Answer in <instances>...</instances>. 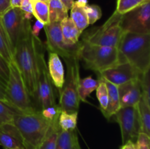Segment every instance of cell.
Instances as JSON below:
<instances>
[{"label": "cell", "instance_id": "1", "mask_svg": "<svg viewBox=\"0 0 150 149\" xmlns=\"http://www.w3.org/2000/svg\"><path fill=\"white\" fill-rule=\"evenodd\" d=\"M38 39L39 37H35L32 34L30 20L25 19L20 38L13 53V61L21 73L32 102L36 93L38 82Z\"/></svg>", "mask_w": 150, "mask_h": 149}, {"label": "cell", "instance_id": "2", "mask_svg": "<svg viewBox=\"0 0 150 149\" xmlns=\"http://www.w3.org/2000/svg\"><path fill=\"white\" fill-rule=\"evenodd\" d=\"M120 62H128L142 74L150 67V34L124 32L118 47Z\"/></svg>", "mask_w": 150, "mask_h": 149}, {"label": "cell", "instance_id": "3", "mask_svg": "<svg viewBox=\"0 0 150 149\" xmlns=\"http://www.w3.org/2000/svg\"><path fill=\"white\" fill-rule=\"evenodd\" d=\"M51 121L42 115L40 110L17 114L13 123L21 134L27 149H38L45 138Z\"/></svg>", "mask_w": 150, "mask_h": 149}, {"label": "cell", "instance_id": "4", "mask_svg": "<svg viewBox=\"0 0 150 149\" xmlns=\"http://www.w3.org/2000/svg\"><path fill=\"white\" fill-rule=\"evenodd\" d=\"M79 60H82L89 70L97 74L120 63L117 48L94 45L86 41L81 42Z\"/></svg>", "mask_w": 150, "mask_h": 149}, {"label": "cell", "instance_id": "5", "mask_svg": "<svg viewBox=\"0 0 150 149\" xmlns=\"http://www.w3.org/2000/svg\"><path fill=\"white\" fill-rule=\"evenodd\" d=\"M67 66V73L64 83L59 92V107L61 110L67 112L79 111L80 98L79 95V83L80 80V67L79 57L64 58Z\"/></svg>", "mask_w": 150, "mask_h": 149}, {"label": "cell", "instance_id": "6", "mask_svg": "<svg viewBox=\"0 0 150 149\" xmlns=\"http://www.w3.org/2000/svg\"><path fill=\"white\" fill-rule=\"evenodd\" d=\"M10 75L5 86L6 95L9 104L23 113L38 110L35 108L24 83L22 74L14 61L9 63Z\"/></svg>", "mask_w": 150, "mask_h": 149}, {"label": "cell", "instance_id": "7", "mask_svg": "<svg viewBox=\"0 0 150 149\" xmlns=\"http://www.w3.org/2000/svg\"><path fill=\"white\" fill-rule=\"evenodd\" d=\"M38 82L33 104L36 110H42L48 107L55 106L57 104H56L54 84L45 62V48L40 38L38 43Z\"/></svg>", "mask_w": 150, "mask_h": 149}, {"label": "cell", "instance_id": "8", "mask_svg": "<svg viewBox=\"0 0 150 149\" xmlns=\"http://www.w3.org/2000/svg\"><path fill=\"white\" fill-rule=\"evenodd\" d=\"M122 16L114 11L104 24L86 31L82 40L94 45L118 48L124 32L122 27Z\"/></svg>", "mask_w": 150, "mask_h": 149}, {"label": "cell", "instance_id": "9", "mask_svg": "<svg viewBox=\"0 0 150 149\" xmlns=\"http://www.w3.org/2000/svg\"><path fill=\"white\" fill-rule=\"evenodd\" d=\"M46 35V49L48 53H55L61 56L63 59L79 57L81 42L75 45H66L63 40L61 30V22L49 23L44 26Z\"/></svg>", "mask_w": 150, "mask_h": 149}, {"label": "cell", "instance_id": "10", "mask_svg": "<svg viewBox=\"0 0 150 149\" xmlns=\"http://www.w3.org/2000/svg\"><path fill=\"white\" fill-rule=\"evenodd\" d=\"M121 130L122 145L128 141L136 140L142 132L140 115L138 105L136 106L120 108L114 115Z\"/></svg>", "mask_w": 150, "mask_h": 149}, {"label": "cell", "instance_id": "11", "mask_svg": "<svg viewBox=\"0 0 150 149\" xmlns=\"http://www.w3.org/2000/svg\"><path fill=\"white\" fill-rule=\"evenodd\" d=\"M124 32L150 34V1L123 15Z\"/></svg>", "mask_w": 150, "mask_h": 149}, {"label": "cell", "instance_id": "12", "mask_svg": "<svg viewBox=\"0 0 150 149\" xmlns=\"http://www.w3.org/2000/svg\"><path fill=\"white\" fill-rule=\"evenodd\" d=\"M1 19L13 54L24 25V13L19 7H10L1 16Z\"/></svg>", "mask_w": 150, "mask_h": 149}, {"label": "cell", "instance_id": "13", "mask_svg": "<svg viewBox=\"0 0 150 149\" xmlns=\"http://www.w3.org/2000/svg\"><path fill=\"white\" fill-rule=\"evenodd\" d=\"M98 76L119 86L133 79L142 77V74L128 62H120L114 67L98 73Z\"/></svg>", "mask_w": 150, "mask_h": 149}, {"label": "cell", "instance_id": "14", "mask_svg": "<svg viewBox=\"0 0 150 149\" xmlns=\"http://www.w3.org/2000/svg\"><path fill=\"white\" fill-rule=\"evenodd\" d=\"M141 78L142 77L133 79L118 86L121 108L136 106L139 104L143 93Z\"/></svg>", "mask_w": 150, "mask_h": 149}, {"label": "cell", "instance_id": "15", "mask_svg": "<svg viewBox=\"0 0 150 149\" xmlns=\"http://www.w3.org/2000/svg\"><path fill=\"white\" fill-rule=\"evenodd\" d=\"M0 144L4 149H27L21 134L13 123L0 125Z\"/></svg>", "mask_w": 150, "mask_h": 149}, {"label": "cell", "instance_id": "16", "mask_svg": "<svg viewBox=\"0 0 150 149\" xmlns=\"http://www.w3.org/2000/svg\"><path fill=\"white\" fill-rule=\"evenodd\" d=\"M48 70L53 84L60 91L64 83L65 74L60 57L55 53H48Z\"/></svg>", "mask_w": 150, "mask_h": 149}, {"label": "cell", "instance_id": "17", "mask_svg": "<svg viewBox=\"0 0 150 149\" xmlns=\"http://www.w3.org/2000/svg\"><path fill=\"white\" fill-rule=\"evenodd\" d=\"M103 80L105 81V84H106L107 89H108V101L106 110L103 112V114L107 119H109L111 117L115 115L116 112L121 108L120 96H119L118 86L107 81L105 79H103Z\"/></svg>", "mask_w": 150, "mask_h": 149}, {"label": "cell", "instance_id": "18", "mask_svg": "<svg viewBox=\"0 0 150 149\" xmlns=\"http://www.w3.org/2000/svg\"><path fill=\"white\" fill-rule=\"evenodd\" d=\"M61 30L63 40L66 45H75L79 43V37L82 33L70 17L61 22Z\"/></svg>", "mask_w": 150, "mask_h": 149}, {"label": "cell", "instance_id": "19", "mask_svg": "<svg viewBox=\"0 0 150 149\" xmlns=\"http://www.w3.org/2000/svg\"><path fill=\"white\" fill-rule=\"evenodd\" d=\"M59 116L51 121L46 135L38 149H57V139L60 129L59 126Z\"/></svg>", "mask_w": 150, "mask_h": 149}, {"label": "cell", "instance_id": "20", "mask_svg": "<svg viewBox=\"0 0 150 149\" xmlns=\"http://www.w3.org/2000/svg\"><path fill=\"white\" fill-rule=\"evenodd\" d=\"M49 23L62 22L68 18V10L60 0H51L48 3Z\"/></svg>", "mask_w": 150, "mask_h": 149}, {"label": "cell", "instance_id": "21", "mask_svg": "<svg viewBox=\"0 0 150 149\" xmlns=\"http://www.w3.org/2000/svg\"><path fill=\"white\" fill-rule=\"evenodd\" d=\"M70 18L81 33L89 26V20L84 7L78 5L75 2L73 3L72 8L70 9Z\"/></svg>", "mask_w": 150, "mask_h": 149}, {"label": "cell", "instance_id": "22", "mask_svg": "<svg viewBox=\"0 0 150 149\" xmlns=\"http://www.w3.org/2000/svg\"><path fill=\"white\" fill-rule=\"evenodd\" d=\"M99 85V80L94 79L92 76L80 78L79 83V95L80 100L86 102V98L97 89Z\"/></svg>", "mask_w": 150, "mask_h": 149}, {"label": "cell", "instance_id": "23", "mask_svg": "<svg viewBox=\"0 0 150 149\" xmlns=\"http://www.w3.org/2000/svg\"><path fill=\"white\" fill-rule=\"evenodd\" d=\"M138 108L140 115L142 132L146 134L150 138V108L144 97L143 93L138 104Z\"/></svg>", "mask_w": 150, "mask_h": 149}, {"label": "cell", "instance_id": "24", "mask_svg": "<svg viewBox=\"0 0 150 149\" xmlns=\"http://www.w3.org/2000/svg\"><path fill=\"white\" fill-rule=\"evenodd\" d=\"M0 55L8 63L13 60V54L12 52L10 41L6 31L1 22L0 17Z\"/></svg>", "mask_w": 150, "mask_h": 149}, {"label": "cell", "instance_id": "25", "mask_svg": "<svg viewBox=\"0 0 150 149\" xmlns=\"http://www.w3.org/2000/svg\"><path fill=\"white\" fill-rule=\"evenodd\" d=\"M78 112H67L62 110L59 116V126L64 131H74L77 126Z\"/></svg>", "mask_w": 150, "mask_h": 149}, {"label": "cell", "instance_id": "26", "mask_svg": "<svg viewBox=\"0 0 150 149\" xmlns=\"http://www.w3.org/2000/svg\"><path fill=\"white\" fill-rule=\"evenodd\" d=\"M77 134L76 130L64 131L60 128L57 139V149H72Z\"/></svg>", "mask_w": 150, "mask_h": 149}, {"label": "cell", "instance_id": "27", "mask_svg": "<svg viewBox=\"0 0 150 149\" xmlns=\"http://www.w3.org/2000/svg\"><path fill=\"white\" fill-rule=\"evenodd\" d=\"M33 5V16H35L37 20H40L44 24L49 23V8L48 4L38 0L32 2Z\"/></svg>", "mask_w": 150, "mask_h": 149}, {"label": "cell", "instance_id": "28", "mask_svg": "<svg viewBox=\"0 0 150 149\" xmlns=\"http://www.w3.org/2000/svg\"><path fill=\"white\" fill-rule=\"evenodd\" d=\"M150 0H117V7L115 11L124 15L146 3Z\"/></svg>", "mask_w": 150, "mask_h": 149}, {"label": "cell", "instance_id": "29", "mask_svg": "<svg viewBox=\"0 0 150 149\" xmlns=\"http://www.w3.org/2000/svg\"><path fill=\"white\" fill-rule=\"evenodd\" d=\"M23 113L9 105L0 100V125L4 123H13V118L17 114Z\"/></svg>", "mask_w": 150, "mask_h": 149}, {"label": "cell", "instance_id": "30", "mask_svg": "<svg viewBox=\"0 0 150 149\" xmlns=\"http://www.w3.org/2000/svg\"><path fill=\"white\" fill-rule=\"evenodd\" d=\"M98 80H99V85L96 89V95L98 100L100 103V110L102 112L106 110L108 106V89H107L106 84L105 81L101 77L98 76Z\"/></svg>", "mask_w": 150, "mask_h": 149}, {"label": "cell", "instance_id": "31", "mask_svg": "<svg viewBox=\"0 0 150 149\" xmlns=\"http://www.w3.org/2000/svg\"><path fill=\"white\" fill-rule=\"evenodd\" d=\"M84 9L87 15L89 25L94 24L102 16L101 8L96 4H87L85 6Z\"/></svg>", "mask_w": 150, "mask_h": 149}, {"label": "cell", "instance_id": "32", "mask_svg": "<svg viewBox=\"0 0 150 149\" xmlns=\"http://www.w3.org/2000/svg\"><path fill=\"white\" fill-rule=\"evenodd\" d=\"M141 80L143 96L150 108V67L142 74Z\"/></svg>", "mask_w": 150, "mask_h": 149}, {"label": "cell", "instance_id": "33", "mask_svg": "<svg viewBox=\"0 0 150 149\" xmlns=\"http://www.w3.org/2000/svg\"><path fill=\"white\" fill-rule=\"evenodd\" d=\"M10 75L9 63L0 55V81L6 86Z\"/></svg>", "mask_w": 150, "mask_h": 149}, {"label": "cell", "instance_id": "34", "mask_svg": "<svg viewBox=\"0 0 150 149\" xmlns=\"http://www.w3.org/2000/svg\"><path fill=\"white\" fill-rule=\"evenodd\" d=\"M40 111L45 118L50 120V121H53L54 118L59 115L62 110L59 107V105H57L55 106L48 107V108H45V109L42 110Z\"/></svg>", "mask_w": 150, "mask_h": 149}, {"label": "cell", "instance_id": "35", "mask_svg": "<svg viewBox=\"0 0 150 149\" xmlns=\"http://www.w3.org/2000/svg\"><path fill=\"white\" fill-rule=\"evenodd\" d=\"M136 149H150V138L146 134L141 132L135 143Z\"/></svg>", "mask_w": 150, "mask_h": 149}, {"label": "cell", "instance_id": "36", "mask_svg": "<svg viewBox=\"0 0 150 149\" xmlns=\"http://www.w3.org/2000/svg\"><path fill=\"white\" fill-rule=\"evenodd\" d=\"M20 9L24 13L33 15V5H32V0H23Z\"/></svg>", "mask_w": 150, "mask_h": 149}, {"label": "cell", "instance_id": "37", "mask_svg": "<svg viewBox=\"0 0 150 149\" xmlns=\"http://www.w3.org/2000/svg\"><path fill=\"white\" fill-rule=\"evenodd\" d=\"M45 24L40 20H37L34 26L32 27V34L35 37H39V34L40 31L44 29Z\"/></svg>", "mask_w": 150, "mask_h": 149}, {"label": "cell", "instance_id": "38", "mask_svg": "<svg viewBox=\"0 0 150 149\" xmlns=\"http://www.w3.org/2000/svg\"><path fill=\"white\" fill-rule=\"evenodd\" d=\"M10 7V0H0V17Z\"/></svg>", "mask_w": 150, "mask_h": 149}, {"label": "cell", "instance_id": "39", "mask_svg": "<svg viewBox=\"0 0 150 149\" xmlns=\"http://www.w3.org/2000/svg\"><path fill=\"white\" fill-rule=\"evenodd\" d=\"M0 100L3 101L4 102H7L9 104L8 101H7V95H6V91H5V86L0 81ZM10 105V104H9Z\"/></svg>", "mask_w": 150, "mask_h": 149}, {"label": "cell", "instance_id": "40", "mask_svg": "<svg viewBox=\"0 0 150 149\" xmlns=\"http://www.w3.org/2000/svg\"><path fill=\"white\" fill-rule=\"evenodd\" d=\"M121 149H136L135 143L133 141H128L125 144L122 145Z\"/></svg>", "mask_w": 150, "mask_h": 149}, {"label": "cell", "instance_id": "41", "mask_svg": "<svg viewBox=\"0 0 150 149\" xmlns=\"http://www.w3.org/2000/svg\"><path fill=\"white\" fill-rule=\"evenodd\" d=\"M63 4H64L66 7H67V10H70L72 8L73 5V3H74V0H60Z\"/></svg>", "mask_w": 150, "mask_h": 149}, {"label": "cell", "instance_id": "42", "mask_svg": "<svg viewBox=\"0 0 150 149\" xmlns=\"http://www.w3.org/2000/svg\"><path fill=\"white\" fill-rule=\"evenodd\" d=\"M23 0H10V7H19L22 4Z\"/></svg>", "mask_w": 150, "mask_h": 149}, {"label": "cell", "instance_id": "43", "mask_svg": "<svg viewBox=\"0 0 150 149\" xmlns=\"http://www.w3.org/2000/svg\"><path fill=\"white\" fill-rule=\"evenodd\" d=\"M74 2L76 4H78V5L81 6V7H85V6L88 4V0H76V1H74Z\"/></svg>", "mask_w": 150, "mask_h": 149}, {"label": "cell", "instance_id": "44", "mask_svg": "<svg viewBox=\"0 0 150 149\" xmlns=\"http://www.w3.org/2000/svg\"><path fill=\"white\" fill-rule=\"evenodd\" d=\"M72 149H81L80 145H79V140H78V137H76V140H75L74 143H73V148H72Z\"/></svg>", "mask_w": 150, "mask_h": 149}, {"label": "cell", "instance_id": "45", "mask_svg": "<svg viewBox=\"0 0 150 149\" xmlns=\"http://www.w3.org/2000/svg\"><path fill=\"white\" fill-rule=\"evenodd\" d=\"M41 1H44V2H45V3H47V4H48V3H49V1H51V0H41Z\"/></svg>", "mask_w": 150, "mask_h": 149}]
</instances>
